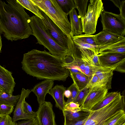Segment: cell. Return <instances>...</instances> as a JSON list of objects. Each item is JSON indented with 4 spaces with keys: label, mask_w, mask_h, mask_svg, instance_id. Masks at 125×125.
<instances>
[{
    "label": "cell",
    "mask_w": 125,
    "mask_h": 125,
    "mask_svg": "<svg viewBox=\"0 0 125 125\" xmlns=\"http://www.w3.org/2000/svg\"><path fill=\"white\" fill-rule=\"evenodd\" d=\"M62 112L64 117V125H68L76 122L83 120L87 117L90 111H81L73 112L65 110Z\"/></svg>",
    "instance_id": "obj_18"
},
{
    "label": "cell",
    "mask_w": 125,
    "mask_h": 125,
    "mask_svg": "<svg viewBox=\"0 0 125 125\" xmlns=\"http://www.w3.org/2000/svg\"><path fill=\"white\" fill-rule=\"evenodd\" d=\"M1 34L0 33V53L1 52V49L2 47V38L1 37Z\"/></svg>",
    "instance_id": "obj_46"
},
{
    "label": "cell",
    "mask_w": 125,
    "mask_h": 125,
    "mask_svg": "<svg viewBox=\"0 0 125 125\" xmlns=\"http://www.w3.org/2000/svg\"><path fill=\"white\" fill-rule=\"evenodd\" d=\"M94 35L82 34L78 36H73V37L86 43L97 46V45L94 38Z\"/></svg>",
    "instance_id": "obj_30"
},
{
    "label": "cell",
    "mask_w": 125,
    "mask_h": 125,
    "mask_svg": "<svg viewBox=\"0 0 125 125\" xmlns=\"http://www.w3.org/2000/svg\"><path fill=\"white\" fill-rule=\"evenodd\" d=\"M66 89L62 85H56L50 90L49 93L54 99L55 107L62 111L64 109L65 105L64 93Z\"/></svg>",
    "instance_id": "obj_17"
},
{
    "label": "cell",
    "mask_w": 125,
    "mask_h": 125,
    "mask_svg": "<svg viewBox=\"0 0 125 125\" xmlns=\"http://www.w3.org/2000/svg\"><path fill=\"white\" fill-rule=\"evenodd\" d=\"M14 107L11 104L0 103V114L10 115L13 111Z\"/></svg>",
    "instance_id": "obj_36"
},
{
    "label": "cell",
    "mask_w": 125,
    "mask_h": 125,
    "mask_svg": "<svg viewBox=\"0 0 125 125\" xmlns=\"http://www.w3.org/2000/svg\"><path fill=\"white\" fill-rule=\"evenodd\" d=\"M120 95L121 94L120 92H114L107 93L104 99L95 105L90 110H95L103 108Z\"/></svg>",
    "instance_id": "obj_23"
},
{
    "label": "cell",
    "mask_w": 125,
    "mask_h": 125,
    "mask_svg": "<svg viewBox=\"0 0 125 125\" xmlns=\"http://www.w3.org/2000/svg\"><path fill=\"white\" fill-rule=\"evenodd\" d=\"M17 1L24 8L30 11L41 19H43V17L38 7L31 0H17Z\"/></svg>",
    "instance_id": "obj_24"
},
{
    "label": "cell",
    "mask_w": 125,
    "mask_h": 125,
    "mask_svg": "<svg viewBox=\"0 0 125 125\" xmlns=\"http://www.w3.org/2000/svg\"><path fill=\"white\" fill-rule=\"evenodd\" d=\"M119 9L120 12V15L125 19V0H122Z\"/></svg>",
    "instance_id": "obj_41"
},
{
    "label": "cell",
    "mask_w": 125,
    "mask_h": 125,
    "mask_svg": "<svg viewBox=\"0 0 125 125\" xmlns=\"http://www.w3.org/2000/svg\"><path fill=\"white\" fill-rule=\"evenodd\" d=\"M52 5L42 11L45 13L67 35L71 31V25L68 15L61 9L55 0H51Z\"/></svg>",
    "instance_id": "obj_7"
},
{
    "label": "cell",
    "mask_w": 125,
    "mask_h": 125,
    "mask_svg": "<svg viewBox=\"0 0 125 125\" xmlns=\"http://www.w3.org/2000/svg\"><path fill=\"white\" fill-rule=\"evenodd\" d=\"M75 8L78 10L79 16L80 19L84 18L86 15L88 0H73Z\"/></svg>",
    "instance_id": "obj_27"
},
{
    "label": "cell",
    "mask_w": 125,
    "mask_h": 125,
    "mask_svg": "<svg viewBox=\"0 0 125 125\" xmlns=\"http://www.w3.org/2000/svg\"><path fill=\"white\" fill-rule=\"evenodd\" d=\"M17 125H38L37 118L35 117L33 119L19 122Z\"/></svg>",
    "instance_id": "obj_39"
},
{
    "label": "cell",
    "mask_w": 125,
    "mask_h": 125,
    "mask_svg": "<svg viewBox=\"0 0 125 125\" xmlns=\"http://www.w3.org/2000/svg\"><path fill=\"white\" fill-rule=\"evenodd\" d=\"M70 74L73 83L79 91L85 88L90 79L82 72Z\"/></svg>",
    "instance_id": "obj_22"
},
{
    "label": "cell",
    "mask_w": 125,
    "mask_h": 125,
    "mask_svg": "<svg viewBox=\"0 0 125 125\" xmlns=\"http://www.w3.org/2000/svg\"><path fill=\"white\" fill-rule=\"evenodd\" d=\"M106 30H102L94 35L97 46H101L117 42L125 38Z\"/></svg>",
    "instance_id": "obj_16"
},
{
    "label": "cell",
    "mask_w": 125,
    "mask_h": 125,
    "mask_svg": "<svg viewBox=\"0 0 125 125\" xmlns=\"http://www.w3.org/2000/svg\"><path fill=\"white\" fill-rule=\"evenodd\" d=\"M103 30L123 37L125 35V19L120 14L104 11L101 15Z\"/></svg>",
    "instance_id": "obj_6"
},
{
    "label": "cell",
    "mask_w": 125,
    "mask_h": 125,
    "mask_svg": "<svg viewBox=\"0 0 125 125\" xmlns=\"http://www.w3.org/2000/svg\"><path fill=\"white\" fill-rule=\"evenodd\" d=\"M67 89L71 91V95L65 102V104L70 102H73L80 91L73 83L68 87Z\"/></svg>",
    "instance_id": "obj_35"
},
{
    "label": "cell",
    "mask_w": 125,
    "mask_h": 125,
    "mask_svg": "<svg viewBox=\"0 0 125 125\" xmlns=\"http://www.w3.org/2000/svg\"><path fill=\"white\" fill-rule=\"evenodd\" d=\"M125 59L123 61L115 68L114 71L122 73L125 72Z\"/></svg>",
    "instance_id": "obj_40"
},
{
    "label": "cell",
    "mask_w": 125,
    "mask_h": 125,
    "mask_svg": "<svg viewBox=\"0 0 125 125\" xmlns=\"http://www.w3.org/2000/svg\"><path fill=\"white\" fill-rule=\"evenodd\" d=\"M5 92L4 90L0 87V95Z\"/></svg>",
    "instance_id": "obj_47"
},
{
    "label": "cell",
    "mask_w": 125,
    "mask_h": 125,
    "mask_svg": "<svg viewBox=\"0 0 125 125\" xmlns=\"http://www.w3.org/2000/svg\"><path fill=\"white\" fill-rule=\"evenodd\" d=\"M117 125H125V122L121 123Z\"/></svg>",
    "instance_id": "obj_48"
},
{
    "label": "cell",
    "mask_w": 125,
    "mask_h": 125,
    "mask_svg": "<svg viewBox=\"0 0 125 125\" xmlns=\"http://www.w3.org/2000/svg\"><path fill=\"white\" fill-rule=\"evenodd\" d=\"M107 53H125V37L116 42L100 46L98 54Z\"/></svg>",
    "instance_id": "obj_20"
},
{
    "label": "cell",
    "mask_w": 125,
    "mask_h": 125,
    "mask_svg": "<svg viewBox=\"0 0 125 125\" xmlns=\"http://www.w3.org/2000/svg\"><path fill=\"white\" fill-rule=\"evenodd\" d=\"M76 46L79 50L81 57L83 60L90 65L101 66L97 55L93 52L88 49Z\"/></svg>",
    "instance_id": "obj_21"
},
{
    "label": "cell",
    "mask_w": 125,
    "mask_h": 125,
    "mask_svg": "<svg viewBox=\"0 0 125 125\" xmlns=\"http://www.w3.org/2000/svg\"><path fill=\"white\" fill-rule=\"evenodd\" d=\"M29 24L32 35L37 40L36 43L43 45L52 55L64 59L68 55V50L57 44L48 33L41 19L35 15L30 17Z\"/></svg>",
    "instance_id": "obj_3"
},
{
    "label": "cell",
    "mask_w": 125,
    "mask_h": 125,
    "mask_svg": "<svg viewBox=\"0 0 125 125\" xmlns=\"http://www.w3.org/2000/svg\"><path fill=\"white\" fill-rule=\"evenodd\" d=\"M21 63L27 74L38 79L65 81L70 74L64 59L45 50L33 49L24 54Z\"/></svg>",
    "instance_id": "obj_1"
},
{
    "label": "cell",
    "mask_w": 125,
    "mask_h": 125,
    "mask_svg": "<svg viewBox=\"0 0 125 125\" xmlns=\"http://www.w3.org/2000/svg\"><path fill=\"white\" fill-rule=\"evenodd\" d=\"M82 105L81 111L89 112L105 97L108 90L103 86H97L89 89Z\"/></svg>",
    "instance_id": "obj_9"
},
{
    "label": "cell",
    "mask_w": 125,
    "mask_h": 125,
    "mask_svg": "<svg viewBox=\"0 0 125 125\" xmlns=\"http://www.w3.org/2000/svg\"><path fill=\"white\" fill-rule=\"evenodd\" d=\"M54 85V81L49 79H45L36 84L31 89L37 98L39 106L45 102L46 95L49 93Z\"/></svg>",
    "instance_id": "obj_14"
},
{
    "label": "cell",
    "mask_w": 125,
    "mask_h": 125,
    "mask_svg": "<svg viewBox=\"0 0 125 125\" xmlns=\"http://www.w3.org/2000/svg\"><path fill=\"white\" fill-rule=\"evenodd\" d=\"M62 10L67 15L75 8L73 0H55Z\"/></svg>",
    "instance_id": "obj_26"
},
{
    "label": "cell",
    "mask_w": 125,
    "mask_h": 125,
    "mask_svg": "<svg viewBox=\"0 0 125 125\" xmlns=\"http://www.w3.org/2000/svg\"><path fill=\"white\" fill-rule=\"evenodd\" d=\"M124 122H125V111L122 110L104 125H117Z\"/></svg>",
    "instance_id": "obj_29"
},
{
    "label": "cell",
    "mask_w": 125,
    "mask_h": 125,
    "mask_svg": "<svg viewBox=\"0 0 125 125\" xmlns=\"http://www.w3.org/2000/svg\"><path fill=\"white\" fill-rule=\"evenodd\" d=\"M38 8L42 11L51 7L52 5L51 0H31Z\"/></svg>",
    "instance_id": "obj_31"
},
{
    "label": "cell",
    "mask_w": 125,
    "mask_h": 125,
    "mask_svg": "<svg viewBox=\"0 0 125 125\" xmlns=\"http://www.w3.org/2000/svg\"><path fill=\"white\" fill-rule=\"evenodd\" d=\"M125 108V97L121 95L103 108L95 110H90L83 125H104Z\"/></svg>",
    "instance_id": "obj_4"
},
{
    "label": "cell",
    "mask_w": 125,
    "mask_h": 125,
    "mask_svg": "<svg viewBox=\"0 0 125 125\" xmlns=\"http://www.w3.org/2000/svg\"><path fill=\"white\" fill-rule=\"evenodd\" d=\"M80 105L73 102H71L66 104L64 106V109L73 112H77L81 111Z\"/></svg>",
    "instance_id": "obj_37"
},
{
    "label": "cell",
    "mask_w": 125,
    "mask_h": 125,
    "mask_svg": "<svg viewBox=\"0 0 125 125\" xmlns=\"http://www.w3.org/2000/svg\"><path fill=\"white\" fill-rule=\"evenodd\" d=\"M64 96L67 98H69L71 96V92L69 90H66L64 92Z\"/></svg>",
    "instance_id": "obj_45"
},
{
    "label": "cell",
    "mask_w": 125,
    "mask_h": 125,
    "mask_svg": "<svg viewBox=\"0 0 125 125\" xmlns=\"http://www.w3.org/2000/svg\"><path fill=\"white\" fill-rule=\"evenodd\" d=\"M32 92L31 89H25L22 88L21 91L20 97L17 103L13 113L12 118L14 122L20 120H29L36 117L37 115H30L25 113L23 108V104L26 98L28 97Z\"/></svg>",
    "instance_id": "obj_12"
},
{
    "label": "cell",
    "mask_w": 125,
    "mask_h": 125,
    "mask_svg": "<svg viewBox=\"0 0 125 125\" xmlns=\"http://www.w3.org/2000/svg\"><path fill=\"white\" fill-rule=\"evenodd\" d=\"M9 115L0 114V125H17Z\"/></svg>",
    "instance_id": "obj_34"
},
{
    "label": "cell",
    "mask_w": 125,
    "mask_h": 125,
    "mask_svg": "<svg viewBox=\"0 0 125 125\" xmlns=\"http://www.w3.org/2000/svg\"><path fill=\"white\" fill-rule=\"evenodd\" d=\"M20 95L13 96L4 92L0 95V103L10 104L15 106L20 97Z\"/></svg>",
    "instance_id": "obj_25"
},
{
    "label": "cell",
    "mask_w": 125,
    "mask_h": 125,
    "mask_svg": "<svg viewBox=\"0 0 125 125\" xmlns=\"http://www.w3.org/2000/svg\"><path fill=\"white\" fill-rule=\"evenodd\" d=\"M101 66L106 67H116L125 59V53H107L97 55Z\"/></svg>",
    "instance_id": "obj_13"
},
{
    "label": "cell",
    "mask_w": 125,
    "mask_h": 125,
    "mask_svg": "<svg viewBox=\"0 0 125 125\" xmlns=\"http://www.w3.org/2000/svg\"><path fill=\"white\" fill-rule=\"evenodd\" d=\"M88 117L83 120L76 122L68 125H83L86 121Z\"/></svg>",
    "instance_id": "obj_43"
},
{
    "label": "cell",
    "mask_w": 125,
    "mask_h": 125,
    "mask_svg": "<svg viewBox=\"0 0 125 125\" xmlns=\"http://www.w3.org/2000/svg\"><path fill=\"white\" fill-rule=\"evenodd\" d=\"M72 38L74 43L76 46L90 50L93 52L96 55L98 54L100 46L91 45L73 37Z\"/></svg>",
    "instance_id": "obj_28"
},
{
    "label": "cell",
    "mask_w": 125,
    "mask_h": 125,
    "mask_svg": "<svg viewBox=\"0 0 125 125\" xmlns=\"http://www.w3.org/2000/svg\"><path fill=\"white\" fill-rule=\"evenodd\" d=\"M71 31L69 36L72 37L82 34L83 29L81 19L75 9L69 14Z\"/></svg>",
    "instance_id": "obj_19"
},
{
    "label": "cell",
    "mask_w": 125,
    "mask_h": 125,
    "mask_svg": "<svg viewBox=\"0 0 125 125\" xmlns=\"http://www.w3.org/2000/svg\"><path fill=\"white\" fill-rule=\"evenodd\" d=\"M37 113L38 125H57L51 102L45 101L39 106Z\"/></svg>",
    "instance_id": "obj_10"
},
{
    "label": "cell",
    "mask_w": 125,
    "mask_h": 125,
    "mask_svg": "<svg viewBox=\"0 0 125 125\" xmlns=\"http://www.w3.org/2000/svg\"><path fill=\"white\" fill-rule=\"evenodd\" d=\"M39 10L43 17L42 19V22L50 36L58 45L68 49V36L66 35L45 13Z\"/></svg>",
    "instance_id": "obj_8"
},
{
    "label": "cell",
    "mask_w": 125,
    "mask_h": 125,
    "mask_svg": "<svg viewBox=\"0 0 125 125\" xmlns=\"http://www.w3.org/2000/svg\"><path fill=\"white\" fill-rule=\"evenodd\" d=\"M104 10L101 0H90L86 14L81 19L83 32L85 34H92L95 32L98 19Z\"/></svg>",
    "instance_id": "obj_5"
},
{
    "label": "cell",
    "mask_w": 125,
    "mask_h": 125,
    "mask_svg": "<svg viewBox=\"0 0 125 125\" xmlns=\"http://www.w3.org/2000/svg\"><path fill=\"white\" fill-rule=\"evenodd\" d=\"M23 108L24 112L26 114L30 115H37V112L33 111L31 106L25 101L23 103Z\"/></svg>",
    "instance_id": "obj_38"
},
{
    "label": "cell",
    "mask_w": 125,
    "mask_h": 125,
    "mask_svg": "<svg viewBox=\"0 0 125 125\" xmlns=\"http://www.w3.org/2000/svg\"><path fill=\"white\" fill-rule=\"evenodd\" d=\"M0 0V33L11 42L32 35L30 17L17 0Z\"/></svg>",
    "instance_id": "obj_2"
},
{
    "label": "cell",
    "mask_w": 125,
    "mask_h": 125,
    "mask_svg": "<svg viewBox=\"0 0 125 125\" xmlns=\"http://www.w3.org/2000/svg\"><path fill=\"white\" fill-rule=\"evenodd\" d=\"M68 69L70 73L75 74L82 72L77 67H73Z\"/></svg>",
    "instance_id": "obj_42"
},
{
    "label": "cell",
    "mask_w": 125,
    "mask_h": 125,
    "mask_svg": "<svg viewBox=\"0 0 125 125\" xmlns=\"http://www.w3.org/2000/svg\"><path fill=\"white\" fill-rule=\"evenodd\" d=\"M90 65L92 67L93 73L98 77L102 86L108 90L111 89L113 72L116 68Z\"/></svg>",
    "instance_id": "obj_11"
},
{
    "label": "cell",
    "mask_w": 125,
    "mask_h": 125,
    "mask_svg": "<svg viewBox=\"0 0 125 125\" xmlns=\"http://www.w3.org/2000/svg\"><path fill=\"white\" fill-rule=\"evenodd\" d=\"M97 86H102L98 77L95 73H93L92 76L85 88L90 89Z\"/></svg>",
    "instance_id": "obj_33"
},
{
    "label": "cell",
    "mask_w": 125,
    "mask_h": 125,
    "mask_svg": "<svg viewBox=\"0 0 125 125\" xmlns=\"http://www.w3.org/2000/svg\"><path fill=\"white\" fill-rule=\"evenodd\" d=\"M89 89L86 88L80 91L77 96L73 102L79 104L80 106L82 104Z\"/></svg>",
    "instance_id": "obj_32"
},
{
    "label": "cell",
    "mask_w": 125,
    "mask_h": 125,
    "mask_svg": "<svg viewBox=\"0 0 125 125\" xmlns=\"http://www.w3.org/2000/svg\"><path fill=\"white\" fill-rule=\"evenodd\" d=\"M110 0L112 1L117 7L119 9L120 8L122 0L121 1L120 0Z\"/></svg>",
    "instance_id": "obj_44"
},
{
    "label": "cell",
    "mask_w": 125,
    "mask_h": 125,
    "mask_svg": "<svg viewBox=\"0 0 125 125\" xmlns=\"http://www.w3.org/2000/svg\"><path fill=\"white\" fill-rule=\"evenodd\" d=\"M12 73L0 65V87L4 91L12 95L16 83Z\"/></svg>",
    "instance_id": "obj_15"
}]
</instances>
